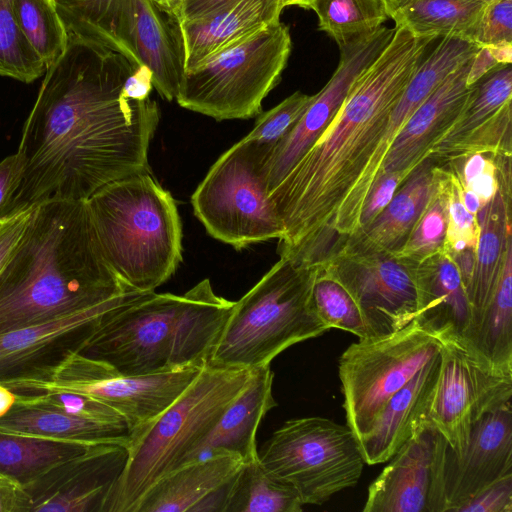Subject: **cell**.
Returning <instances> with one entry per match:
<instances>
[{
    "label": "cell",
    "mask_w": 512,
    "mask_h": 512,
    "mask_svg": "<svg viewBox=\"0 0 512 512\" xmlns=\"http://www.w3.org/2000/svg\"><path fill=\"white\" fill-rule=\"evenodd\" d=\"M511 104V64H499L471 85L460 113L432 146L428 158L437 163L474 153L511 158Z\"/></svg>",
    "instance_id": "obj_18"
},
{
    "label": "cell",
    "mask_w": 512,
    "mask_h": 512,
    "mask_svg": "<svg viewBox=\"0 0 512 512\" xmlns=\"http://www.w3.org/2000/svg\"><path fill=\"white\" fill-rule=\"evenodd\" d=\"M473 58L452 72L410 116L394 138L381 173L409 176L428 158L432 146L453 124L468 98L471 85H467V77Z\"/></svg>",
    "instance_id": "obj_21"
},
{
    "label": "cell",
    "mask_w": 512,
    "mask_h": 512,
    "mask_svg": "<svg viewBox=\"0 0 512 512\" xmlns=\"http://www.w3.org/2000/svg\"><path fill=\"white\" fill-rule=\"evenodd\" d=\"M415 320L445 340L465 339L472 324V309L458 267L444 249L417 265Z\"/></svg>",
    "instance_id": "obj_23"
},
{
    "label": "cell",
    "mask_w": 512,
    "mask_h": 512,
    "mask_svg": "<svg viewBox=\"0 0 512 512\" xmlns=\"http://www.w3.org/2000/svg\"><path fill=\"white\" fill-rule=\"evenodd\" d=\"M126 459L123 445H93L19 487L16 512H102Z\"/></svg>",
    "instance_id": "obj_16"
},
{
    "label": "cell",
    "mask_w": 512,
    "mask_h": 512,
    "mask_svg": "<svg viewBox=\"0 0 512 512\" xmlns=\"http://www.w3.org/2000/svg\"><path fill=\"white\" fill-rule=\"evenodd\" d=\"M447 172L448 222L444 250L450 255L467 248L476 249L479 226L477 217L470 214L463 205L460 181L456 173L444 164Z\"/></svg>",
    "instance_id": "obj_43"
},
{
    "label": "cell",
    "mask_w": 512,
    "mask_h": 512,
    "mask_svg": "<svg viewBox=\"0 0 512 512\" xmlns=\"http://www.w3.org/2000/svg\"><path fill=\"white\" fill-rule=\"evenodd\" d=\"M243 463L219 453L183 464L154 483L134 512H222L226 487Z\"/></svg>",
    "instance_id": "obj_22"
},
{
    "label": "cell",
    "mask_w": 512,
    "mask_h": 512,
    "mask_svg": "<svg viewBox=\"0 0 512 512\" xmlns=\"http://www.w3.org/2000/svg\"><path fill=\"white\" fill-rule=\"evenodd\" d=\"M237 1L239 0H185L180 23L208 17Z\"/></svg>",
    "instance_id": "obj_50"
},
{
    "label": "cell",
    "mask_w": 512,
    "mask_h": 512,
    "mask_svg": "<svg viewBox=\"0 0 512 512\" xmlns=\"http://www.w3.org/2000/svg\"><path fill=\"white\" fill-rule=\"evenodd\" d=\"M135 292L106 262L86 201H44L0 270V334Z\"/></svg>",
    "instance_id": "obj_3"
},
{
    "label": "cell",
    "mask_w": 512,
    "mask_h": 512,
    "mask_svg": "<svg viewBox=\"0 0 512 512\" xmlns=\"http://www.w3.org/2000/svg\"><path fill=\"white\" fill-rule=\"evenodd\" d=\"M16 403V395L4 384L0 383V417L5 415Z\"/></svg>",
    "instance_id": "obj_54"
},
{
    "label": "cell",
    "mask_w": 512,
    "mask_h": 512,
    "mask_svg": "<svg viewBox=\"0 0 512 512\" xmlns=\"http://www.w3.org/2000/svg\"><path fill=\"white\" fill-rule=\"evenodd\" d=\"M70 34L120 53L141 67L133 41L134 0H56Z\"/></svg>",
    "instance_id": "obj_31"
},
{
    "label": "cell",
    "mask_w": 512,
    "mask_h": 512,
    "mask_svg": "<svg viewBox=\"0 0 512 512\" xmlns=\"http://www.w3.org/2000/svg\"><path fill=\"white\" fill-rule=\"evenodd\" d=\"M512 475L511 403L482 417L464 451L446 446L443 461L444 512L457 509L497 481Z\"/></svg>",
    "instance_id": "obj_20"
},
{
    "label": "cell",
    "mask_w": 512,
    "mask_h": 512,
    "mask_svg": "<svg viewBox=\"0 0 512 512\" xmlns=\"http://www.w3.org/2000/svg\"><path fill=\"white\" fill-rule=\"evenodd\" d=\"M441 341L414 319L384 335L359 339L341 355L338 372L347 425L359 440L389 399L430 360Z\"/></svg>",
    "instance_id": "obj_11"
},
{
    "label": "cell",
    "mask_w": 512,
    "mask_h": 512,
    "mask_svg": "<svg viewBox=\"0 0 512 512\" xmlns=\"http://www.w3.org/2000/svg\"><path fill=\"white\" fill-rule=\"evenodd\" d=\"M46 66L21 31L10 0H0V76L31 83Z\"/></svg>",
    "instance_id": "obj_40"
},
{
    "label": "cell",
    "mask_w": 512,
    "mask_h": 512,
    "mask_svg": "<svg viewBox=\"0 0 512 512\" xmlns=\"http://www.w3.org/2000/svg\"><path fill=\"white\" fill-rule=\"evenodd\" d=\"M456 512H512V475L484 489Z\"/></svg>",
    "instance_id": "obj_47"
},
{
    "label": "cell",
    "mask_w": 512,
    "mask_h": 512,
    "mask_svg": "<svg viewBox=\"0 0 512 512\" xmlns=\"http://www.w3.org/2000/svg\"><path fill=\"white\" fill-rule=\"evenodd\" d=\"M312 10L318 29L339 48L373 33L389 18L381 0H316Z\"/></svg>",
    "instance_id": "obj_36"
},
{
    "label": "cell",
    "mask_w": 512,
    "mask_h": 512,
    "mask_svg": "<svg viewBox=\"0 0 512 512\" xmlns=\"http://www.w3.org/2000/svg\"><path fill=\"white\" fill-rule=\"evenodd\" d=\"M321 266L351 294L375 336L415 319L417 264L392 252L345 247Z\"/></svg>",
    "instance_id": "obj_14"
},
{
    "label": "cell",
    "mask_w": 512,
    "mask_h": 512,
    "mask_svg": "<svg viewBox=\"0 0 512 512\" xmlns=\"http://www.w3.org/2000/svg\"><path fill=\"white\" fill-rule=\"evenodd\" d=\"M498 179L496 194L477 214L479 234L475 263L466 291L472 309V324L466 338L493 296L507 244L512 239L511 176L498 173Z\"/></svg>",
    "instance_id": "obj_27"
},
{
    "label": "cell",
    "mask_w": 512,
    "mask_h": 512,
    "mask_svg": "<svg viewBox=\"0 0 512 512\" xmlns=\"http://www.w3.org/2000/svg\"><path fill=\"white\" fill-rule=\"evenodd\" d=\"M32 208L5 219L0 226V270L17 245L30 218Z\"/></svg>",
    "instance_id": "obj_48"
},
{
    "label": "cell",
    "mask_w": 512,
    "mask_h": 512,
    "mask_svg": "<svg viewBox=\"0 0 512 512\" xmlns=\"http://www.w3.org/2000/svg\"><path fill=\"white\" fill-rule=\"evenodd\" d=\"M437 39L395 25L321 135L268 194L284 226L281 258L319 267L358 232L385 160L381 145L390 114Z\"/></svg>",
    "instance_id": "obj_2"
},
{
    "label": "cell",
    "mask_w": 512,
    "mask_h": 512,
    "mask_svg": "<svg viewBox=\"0 0 512 512\" xmlns=\"http://www.w3.org/2000/svg\"><path fill=\"white\" fill-rule=\"evenodd\" d=\"M23 162L18 153L7 156L0 162V210L19 184Z\"/></svg>",
    "instance_id": "obj_49"
},
{
    "label": "cell",
    "mask_w": 512,
    "mask_h": 512,
    "mask_svg": "<svg viewBox=\"0 0 512 512\" xmlns=\"http://www.w3.org/2000/svg\"><path fill=\"white\" fill-rule=\"evenodd\" d=\"M254 370L206 364L168 408L131 432L126 463L102 512H134L154 483L190 462L226 407L248 385Z\"/></svg>",
    "instance_id": "obj_6"
},
{
    "label": "cell",
    "mask_w": 512,
    "mask_h": 512,
    "mask_svg": "<svg viewBox=\"0 0 512 512\" xmlns=\"http://www.w3.org/2000/svg\"><path fill=\"white\" fill-rule=\"evenodd\" d=\"M447 442L424 419L370 484L364 512H444Z\"/></svg>",
    "instance_id": "obj_15"
},
{
    "label": "cell",
    "mask_w": 512,
    "mask_h": 512,
    "mask_svg": "<svg viewBox=\"0 0 512 512\" xmlns=\"http://www.w3.org/2000/svg\"><path fill=\"white\" fill-rule=\"evenodd\" d=\"M0 430V478L19 487L54 465L84 453L91 446Z\"/></svg>",
    "instance_id": "obj_33"
},
{
    "label": "cell",
    "mask_w": 512,
    "mask_h": 512,
    "mask_svg": "<svg viewBox=\"0 0 512 512\" xmlns=\"http://www.w3.org/2000/svg\"><path fill=\"white\" fill-rule=\"evenodd\" d=\"M313 303L317 315L330 329L351 332L359 339L375 336L351 294L324 266L318 267Z\"/></svg>",
    "instance_id": "obj_39"
},
{
    "label": "cell",
    "mask_w": 512,
    "mask_h": 512,
    "mask_svg": "<svg viewBox=\"0 0 512 512\" xmlns=\"http://www.w3.org/2000/svg\"><path fill=\"white\" fill-rule=\"evenodd\" d=\"M316 0H282V4L285 7L287 6H299L304 9H311Z\"/></svg>",
    "instance_id": "obj_56"
},
{
    "label": "cell",
    "mask_w": 512,
    "mask_h": 512,
    "mask_svg": "<svg viewBox=\"0 0 512 512\" xmlns=\"http://www.w3.org/2000/svg\"><path fill=\"white\" fill-rule=\"evenodd\" d=\"M448 222L447 172L445 165L436 164V181L430 200L408 236L395 254L414 264L444 249Z\"/></svg>",
    "instance_id": "obj_38"
},
{
    "label": "cell",
    "mask_w": 512,
    "mask_h": 512,
    "mask_svg": "<svg viewBox=\"0 0 512 512\" xmlns=\"http://www.w3.org/2000/svg\"><path fill=\"white\" fill-rule=\"evenodd\" d=\"M258 454L263 466L291 485L304 505H321L355 486L365 464L351 428L319 416L286 421Z\"/></svg>",
    "instance_id": "obj_9"
},
{
    "label": "cell",
    "mask_w": 512,
    "mask_h": 512,
    "mask_svg": "<svg viewBox=\"0 0 512 512\" xmlns=\"http://www.w3.org/2000/svg\"><path fill=\"white\" fill-rule=\"evenodd\" d=\"M203 367L124 376L102 362L74 353L40 379L11 380L3 384L15 395L60 390L93 397L118 412L133 432L168 408Z\"/></svg>",
    "instance_id": "obj_12"
},
{
    "label": "cell",
    "mask_w": 512,
    "mask_h": 512,
    "mask_svg": "<svg viewBox=\"0 0 512 512\" xmlns=\"http://www.w3.org/2000/svg\"><path fill=\"white\" fill-rule=\"evenodd\" d=\"M273 378L270 365L254 370L248 385L226 407L191 461L219 453L235 454L244 463L259 457L257 429L267 412L277 406Z\"/></svg>",
    "instance_id": "obj_26"
},
{
    "label": "cell",
    "mask_w": 512,
    "mask_h": 512,
    "mask_svg": "<svg viewBox=\"0 0 512 512\" xmlns=\"http://www.w3.org/2000/svg\"><path fill=\"white\" fill-rule=\"evenodd\" d=\"M137 68L120 53L68 33L24 123L17 151L23 172L0 219L48 200L86 201L110 182L149 168L160 114L154 100L130 91Z\"/></svg>",
    "instance_id": "obj_1"
},
{
    "label": "cell",
    "mask_w": 512,
    "mask_h": 512,
    "mask_svg": "<svg viewBox=\"0 0 512 512\" xmlns=\"http://www.w3.org/2000/svg\"><path fill=\"white\" fill-rule=\"evenodd\" d=\"M485 4L470 0H416L391 18L419 37H453L472 42Z\"/></svg>",
    "instance_id": "obj_35"
},
{
    "label": "cell",
    "mask_w": 512,
    "mask_h": 512,
    "mask_svg": "<svg viewBox=\"0 0 512 512\" xmlns=\"http://www.w3.org/2000/svg\"><path fill=\"white\" fill-rule=\"evenodd\" d=\"M291 49L288 26L270 24L185 69L176 100L218 121L257 116L280 81Z\"/></svg>",
    "instance_id": "obj_8"
},
{
    "label": "cell",
    "mask_w": 512,
    "mask_h": 512,
    "mask_svg": "<svg viewBox=\"0 0 512 512\" xmlns=\"http://www.w3.org/2000/svg\"><path fill=\"white\" fill-rule=\"evenodd\" d=\"M395 33L381 26L340 49L336 70L288 135L265 158L261 175L268 194L314 144L340 109L357 78L373 62Z\"/></svg>",
    "instance_id": "obj_17"
},
{
    "label": "cell",
    "mask_w": 512,
    "mask_h": 512,
    "mask_svg": "<svg viewBox=\"0 0 512 512\" xmlns=\"http://www.w3.org/2000/svg\"><path fill=\"white\" fill-rule=\"evenodd\" d=\"M470 1H475V2H480V3H483V4H488L494 0H470Z\"/></svg>",
    "instance_id": "obj_57"
},
{
    "label": "cell",
    "mask_w": 512,
    "mask_h": 512,
    "mask_svg": "<svg viewBox=\"0 0 512 512\" xmlns=\"http://www.w3.org/2000/svg\"><path fill=\"white\" fill-rule=\"evenodd\" d=\"M0 430L58 441L118 444L126 448L131 434L126 423L96 421L21 402H16L0 417Z\"/></svg>",
    "instance_id": "obj_30"
},
{
    "label": "cell",
    "mask_w": 512,
    "mask_h": 512,
    "mask_svg": "<svg viewBox=\"0 0 512 512\" xmlns=\"http://www.w3.org/2000/svg\"><path fill=\"white\" fill-rule=\"evenodd\" d=\"M86 204L102 254L139 292L166 282L182 260V224L172 195L150 167L110 182Z\"/></svg>",
    "instance_id": "obj_5"
},
{
    "label": "cell",
    "mask_w": 512,
    "mask_h": 512,
    "mask_svg": "<svg viewBox=\"0 0 512 512\" xmlns=\"http://www.w3.org/2000/svg\"><path fill=\"white\" fill-rule=\"evenodd\" d=\"M133 41L152 85L167 101L176 98L185 71L180 21L150 0H134Z\"/></svg>",
    "instance_id": "obj_25"
},
{
    "label": "cell",
    "mask_w": 512,
    "mask_h": 512,
    "mask_svg": "<svg viewBox=\"0 0 512 512\" xmlns=\"http://www.w3.org/2000/svg\"><path fill=\"white\" fill-rule=\"evenodd\" d=\"M408 176L400 172L381 173L371 186L359 218V231L369 225L388 205Z\"/></svg>",
    "instance_id": "obj_46"
},
{
    "label": "cell",
    "mask_w": 512,
    "mask_h": 512,
    "mask_svg": "<svg viewBox=\"0 0 512 512\" xmlns=\"http://www.w3.org/2000/svg\"><path fill=\"white\" fill-rule=\"evenodd\" d=\"M296 490L257 459L242 464L226 487L222 512H300Z\"/></svg>",
    "instance_id": "obj_34"
},
{
    "label": "cell",
    "mask_w": 512,
    "mask_h": 512,
    "mask_svg": "<svg viewBox=\"0 0 512 512\" xmlns=\"http://www.w3.org/2000/svg\"><path fill=\"white\" fill-rule=\"evenodd\" d=\"M472 42L479 47L512 45V0L485 4Z\"/></svg>",
    "instance_id": "obj_45"
},
{
    "label": "cell",
    "mask_w": 512,
    "mask_h": 512,
    "mask_svg": "<svg viewBox=\"0 0 512 512\" xmlns=\"http://www.w3.org/2000/svg\"><path fill=\"white\" fill-rule=\"evenodd\" d=\"M262 163L241 139L215 161L191 196L208 234L237 250L284 235L262 179Z\"/></svg>",
    "instance_id": "obj_10"
},
{
    "label": "cell",
    "mask_w": 512,
    "mask_h": 512,
    "mask_svg": "<svg viewBox=\"0 0 512 512\" xmlns=\"http://www.w3.org/2000/svg\"><path fill=\"white\" fill-rule=\"evenodd\" d=\"M282 0H239L216 13L180 23L185 69L212 53L280 21Z\"/></svg>",
    "instance_id": "obj_28"
},
{
    "label": "cell",
    "mask_w": 512,
    "mask_h": 512,
    "mask_svg": "<svg viewBox=\"0 0 512 512\" xmlns=\"http://www.w3.org/2000/svg\"><path fill=\"white\" fill-rule=\"evenodd\" d=\"M386 13L391 18L398 10L408 6L416 0H381Z\"/></svg>",
    "instance_id": "obj_55"
},
{
    "label": "cell",
    "mask_w": 512,
    "mask_h": 512,
    "mask_svg": "<svg viewBox=\"0 0 512 512\" xmlns=\"http://www.w3.org/2000/svg\"><path fill=\"white\" fill-rule=\"evenodd\" d=\"M145 292H135L50 322L0 334V383L40 379L79 353L103 318Z\"/></svg>",
    "instance_id": "obj_19"
},
{
    "label": "cell",
    "mask_w": 512,
    "mask_h": 512,
    "mask_svg": "<svg viewBox=\"0 0 512 512\" xmlns=\"http://www.w3.org/2000/svg\"><path fill=\"white\" fill-rule=\"evenodd\" d=\"M19 486L0 478V512H16Z\"/></svg>",
    "instance_id": "obj_51"
},
{
    "label": "cell",
    "mask_w": 512,
    "mask_h": 512,
    "mask_svg": "<svg viewBox=\"0 0 512 512\" xmlns=\"http://www.w3.org/2000/svg\"><path fill=\"white\" fill-rule=\"evenodd\" d=\"M161 10L181 21L182 8L185 0H150Z\"/></svg>",
    "instance_id": "obj_53"
},
{
    "label": "cell",
    "mask_w": 512,
    "mask_h": 512,
    "mask_svg": "<svg viewBox=\"0 0 512 512\" xmlns=\"http://www.w3.org/2000/svg\"><path fill=\"white\" fill-rule=\"evenodd\" d=\"M436 164L427 158L417 166L381 213L353 235L343 248L397 252L430 200L436 181Z\"/></svg>",
    "instance_id": "obj_29"
},
{
    "label": "cell",
    "mask_w": 512,
    "mask_h": 512,
    "mask_svg": "<svg viewBox=\"0 0 512 512\" xmlns=\"http://www.w3.org/2000/svg\"><path fill=\"white\" fill-rule=\"evenodd\" d=\"M234 303L209 279L183 295L145 292L109 312L79 354L124 376L203 367Z\"/></svg>",
    "instance_id": "obj_4"
},
{
    "label": "cell",
    "mask_w": 512,
    "mask_h": 512,
    "mask_svg": "<svg viewBox=\"0 0 512 512\" xmlns=\"http://www.w3.org/2000/svg\"><path fill=\"white\" fill-rule=\"evenodd\" d=\"M460 193H461V199H462L463 205L466 208V210L473 216L477 217V214H478L479 210L481 209V204H480L478 197L475 195L474 192H472L468 188L462 186L461 183H460Z\"/></svg>",
    "instance_id": "obj_52"
},
{
    "label": "cell",
    "mask_w": 512,
    "mask_h": 512,
    "mask_svg": "<svg viewBox=\"0 0 512 512\" xmlns=\"http://www.w3.org/2000/svg\"><path fill=\"white\" fill-rule=\"evenodd\" d=\"M16 402L39 405L96 421L126 423L118 412L105 403L76 392L40 391L16 395Z\"/></svg>",
    "instance_id": "obj_42"
},
{
    "label": "cell",
    "mask_w": 512,
    "mask_h": 512,
    "mask_svg": "<svg viewBox=\"0 0 512 512\" xmlns=\"http://www.w3.org/2000/svg\"><path fill=\"white\" fill-rule=\"evenodd\" d=\"M318 267L279 259L238 301L207 365L258 369L288 347L316 338L330 328L313 303Z\"/></svg>",
    "instance_id": "obj_7"
},
{
    "label": "cell",
    "mask_w": 512,
    "mask_h": 512,
    "mask_svg": "<svg viewBox=\"0 0 512 512\" xmlns=\"http://www.w3.org/2000/svg\"><path fill=\"white\" fill-rule=\"evenodd\" d=\"M14 17L46 68L63 53L68 32L56 0H10Z\"/></svg>",
    "instance_id": "obj_37"
},
{
    "label": "cell",
    "mask_w": 512,
    "mask_h": 512,
    "mask_svg": "<svg viewBox=\"0 0 512 512\" xmlns=\"http://www.w3.org/2000/svg\"><path fill=\"white\" fill-rule=\"evenodd\" d=\"M441 365L424 420L459 455L475 424L509 403L512 374L496 370L460 338L441 340Z\"/></svg>",
    "instance_id": "obj_13"
},
{
    "label": "cell",
    "mask_w": 512,
    "mask_h": 512,
    "mask_svg": "<svg viewBox=\"0 0 512 512\" xmlns=\"http://www.w3.org/2000/svg\"><path fill=\"white\" fill-rule=\"evenodd\" d=\"M5 219H0V226L3 224Z\"/></svg>",
    "instance_id": "obj_58"
},
{
    "label": "cell",
    "mask_w": 512,
    "mask_h": 512,
    "mask_svg": "<svg viewBox=\"0 0 512 512\" xmlns=\"http://www.w3.org/2000/svg\"><path fill=\"white\" fill-rule=\"evenodd\" d=\"M464 341L491 367L512 374V239L493 296Z\"/></svg>",
    "instance_id": "obj_32"
},
{
    "label": "cell",
    "mask_w": 512,
    "mask_h": 512,
    "mask_svg": "<svg viewBox=\"0 0 512 512\" xmlns=\"http://www.w3.org/2000/svg\"><path fill=\"white\" fill-rule=\"evenodd\" d=\"M443 164H447L456 173L462 186L475 193L481 208L496 194L499 187L498 158L474 153Z\"/></svg>",
    "instance_id": "obj_44"
},
{
    "label": "cell",
    "mask_w": 512,
    "mask_h": 512,
    "mask_svg": "<svg viewBox=\"0 0 512 512\" xmlns=\"http://www.w3.org/2000/svg\"><path fill=\"white\" fill-rule=\"evenodd\" d=\"M312 99L313 95L294 92L272 109L259 114L254 128L242 139L253 147L264 162L273 148L293 129Z\"/></svg>",
    "instance_id": "obj_41"
},
{
    "label": "cell",
    "mask_w": 512,
    "mask_h": 512,
    "mask_svg": "<svg viewBox=\"0 0 512 512\" xmlns=\"http://www.w3.org/2000/svg\"><path fill=\"white\" fill-rule=\"evenodd\" d=\"M440 365L439 353L389 399L369 430L358 440L365 464L389 461L412 436L427 413Z\"/></svg>",
    "instance_id": "obj_24"
}]
</instances>
